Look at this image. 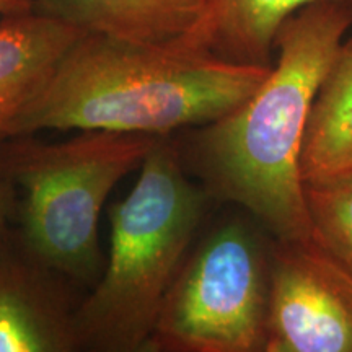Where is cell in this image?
<instances>
[{
	"mask_svg": "<svg viewBox=\"0 0 352 352\" xmlns=\"http://www.w3.org/2000/svg\"><path fill=\"white\" fill-rule=\"evenodd\" d=\"M352 26V0H318L277 30V64L256 90L202 126L189 164L209 196L236 202L277 240L311 239L300 147L320 83Z\"/></svg>",
	"mask_w": 352,
	"mask_h": 352,
	"instance_id": "obj_1",
	"label": "cell"
},
{
	"mask_svg": "<svg viewBox=\"0 0 352 352\" xmlns=\"http://www.w3.org/2000/svg\"><path fill=\"white\" fill-rule=\"evenodd\" d=\"M271 67L232 64L179 43L83 34L21 116L16 135L78 129L165 138L233 111Z\"/></svg>",
	"mask_w": 352,
	"mask_h": 352,
	"instance_id": "obj_2",
	"label": "cell"
},
{
	"mask_svg": "<svg viewBox=\"0 0 352 352\" xmlns=\"http://www.w3.org/2000/svg\"><path fill=\"white\" fill-rule=\"evenodd\" d=\"M208 196L188 179L183 158L168 135L157 138L135 186L109 208L108 259L77 307L78 349L145 351Z\"/></svg>",
	"mask_w": 352,
	"mask_h": 352,
	"instance_id": "obj_3",
	"label": "cell"
},
{
	"mask_svg": "<svg viewBox=\"0 0 352 352\" xmlns=\"http://www.w3.org/2000/svg\"><path fill=\"white\" fill-rule=\"evenodd\" d=\"M157 138L80 131L63 142L21 134L0 145V178L15 189V235L39 261L91 289L104 267L98 220L124 176L140 168Z\"/></svg>",
	"mask_w": 352,
	"mask_h": 352,
	"instance_id": "obj_4",
	"label": "cell"
},
{
	"mask_svg": "<svg viewBox=\"0 0 352 352\" xmlns=\"http://www.w3.org/2000/svg\"><path fill=\"white\" fill-rule=\"evenodd\" d=\"M270 243L230 222L183 261L158 311L148 352L264 351Z\"/></svg>",
	"mask_w": 352,
	"mask_h": 352,
	"instance_id": "obj_5",
	"label": "cell"
},
{
	"mask_svg": "<svg viewBox=\"0 0 352 352\" xmlns=\"http://www.w3.org/2000/svg\"><path fill=\"white\" fill-rule=\"evenodd\" d=\"M264 352H352V274L314 239L270 243Z\"/></svg>",
	"mask_w": 352,
	"mask_h": 352,
	"instance_id": "obj_6",
	"label": "cell"
},
{
	"mask_svg": "<svg viewBox=\"0 0 352 352\" xmlns=\"http://www.w3.org/2000/svg\"><path fill=\"white\" fill-rule=\"evenodd\" d=\"M77 285L39 261L13 228L0 240V352L78 349Z\"/></svg>",
	"mask_w": 352,
	"mask_h": 352,
	"instance_id": "obj_7",
	"label": "cell"
},
{
	"mask_svg": "<svg viewBox=\"0 0 352 352\" xmlns=\"http://www.w3.org/2000/svg\"><path fill=\"white\" fill-rule=\"evenodd\" d=\"M83 36L64 21L38 12L0 21V145L15 138L20 120L65 52Z\"/></svg>",
	"mask_w": 352,
	"mask_h": 352,
	"instance_id": "obj_8",
	"label": "cell"
},
{
	"mask_svg": "<svg viewBox=\"0 0 352 352\" xmlns=\"http://www.w3.org/2000/svg\"><path fill=\"white\" fill-rule=\"evenodd\" d=\"M206 3L208 0H33V10L83 34L166 46L192 32Z\"/></svg>",
	"mask_w": 352,
	"mask_h": 352,
	"instance_id": "obj_9",
	"label": "cell"
},
{
	"mask_svg": "<svg viewBox=\"0 0 352 352\" xmlns=\"http://www.w3.org/2000/svg\"><path fill=\"white\" fill-rule=\"evenodd\" d=\"M318 0H208L179 44L240 65L271 67L277 30L292 13Z\"/></svg>",
	"mask_w": 352,
	"mask_h": 352,
	"instance_id": "obj_10",
	"label": "cell"
},
{
	"mask_svg": "<svg viewBox=\"0 0 352 352\" xmlns=\"http://www.w3.org/2000/svg\"><path fill=\"white\" fill-rule=\"evenodd\" d=\"M352 170V36L320 83L300 147L303 183Z\"/></svg>",
	"mask_w": 352,
	"mask_h": 352,
	"instance_id": "obj_11",
	"label": "cell"
},
{
	"mask_svg": "<svg viewBox=\"0 0 352 352\" xmlns=\"http://www.w3.org/2000/svg\"><path fill=\"white\" fill-rule=\"evenodd\" d=\"M311 239L352 274V170L303 183Z\"/></svg>",
	"mask_w": 352,
	"mask_h": 352,
	"instance_id": "obj_12",
	"label": "cell"
},
{
	"mask_svg": "<svg viewBox=\"0 0 352 352\" xmlns=\"http://www.w3.org/2000/svg\"><path fill=\"white\" fill-rule=\"evenodd\" d=\"M16 195L15 189L6 179L0 178V240L12 228L13 215H15Z\"/></svg>",
	"mask_w": 352,
	"mask_h": 352,
	"instance_id": "obj_13",
	"label": "cell"
},
{
	"mask_svg": "<svg viewBox=\"0 0 352 352\" xmlns=\"http://www.w3.org/2000/svg\"><path fill=\"white\" fill-rule=\"evenodd\" d=\"M33 12V0H0V15H19Z\"/></svg>",
	"mask_w": 352,
	"mask_h": 352,
	"instance_id": "obj_14",
	"label": "cell"
}]
</instances>
